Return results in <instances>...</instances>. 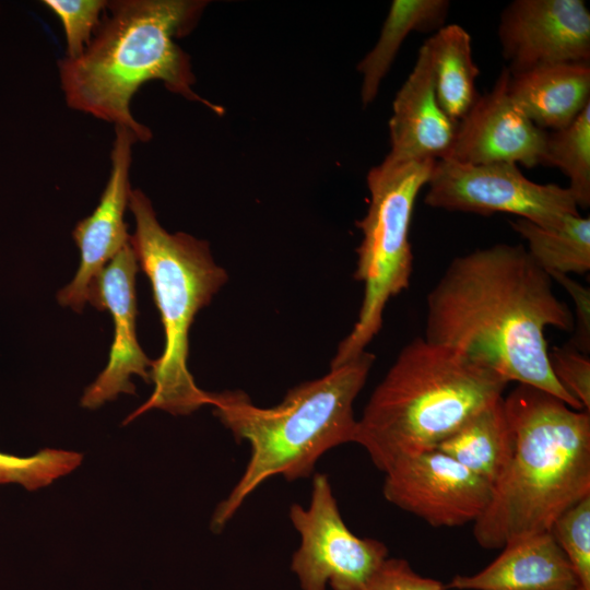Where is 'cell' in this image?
<instances>
[{
	"label": "cell",
	"instance_id": "cell-1",
	"mask_svg": "<svg viewBox=\"0 0 590 590\" xmlns=\"http://www.w3.org/2000/svg\"><path fill=\"white\" fill-rule=\"evenodd\" d=\"M426 307L427 342L583 410L554 377L545 339L547 327L574 330V314L523 246L496 244L453 258Z\"/></svg>",
	"mask_w": 590,
	"mask_h": 590
},
{
	"label": "cell",
	"instance_id": "cell-2",
	"mask_svg": "<svg viewBox=\"0 0 590 590\" xmlns=\"http://www.w3.org/2000/svg\"><path fill=\"white\" fill-rule=\"evenodd\" d=\"M206 4L203 0L108 1L83 54L58 62L68 106L127 128L142 142L149 141L152 132L132 116L130 103L151 80L223 114L221 106L193 91L190 57L175 40L190 33Z\"/></svg>",
	"mask_w": 590,
	"mask_h": 590
},
{
	"label": "cell",
	"instance_id": "cell-3",
	"mask_svg": "<svg viewBox=\"0 0 590 590\" xmlns=\"http://www.w3.org/2000/svg\"><path fill=\"white\" fill-rule=\"evenodd\" d=\"M503 400L512 450L473 522L475 541L487 550L550 531L565 510L590 495L589 412L521 384Z\"/></svg>",
	"mask_w": 590,
	"mask_h": 590
},
{
	"label": "cell",
	"instance_id": "cell-4",
	"mask_svg": "<svg viewBox=\"0 0 590 590\" xmlns=\"http://www.w3.org/2000/svg\"><path fill=\"white\" fill-rule=\"evenodd\" d=\"M374 361L375 355L365 351L324 376L292 388L272 408L257 406L240 390L212 392L215 416L251 448L244 474L212 516L213 531H221L266 480L307 477L326 451L354 442L353 403Z\"/></svg>",
	"mask_w": 590,
	"mask_h": 590
},
{
	"label": "cell",
	"instance_id": "cell-5",
	"mask_svg": "<svg viewBox=\"0 0 590 590\" xmlns=\"http://www.w3.org/2000/svg\"><path fill=\"white\" fill-rule=\"evenodd\" d=\"M507 384L453 350L415 338L371 393L354 442L387 472L436 449L474 413L503 397Z\"/></svg>",
	"mask_w": 590,
	"mask_h": 590
},
{
	"label": "cell",
	"instance_id": "cell-6",
	"mask_svg": "<svg viewBox=\"0 0 590 590\" xmlns=\"http://www.w3.org/2000/svg\"><path fill=\"white\" fill-rule=\"evenodd\" d=\"M129 209L135 222L130 244L151 282L165 345L150 369L154 384L151 397L123 424L152 409L187 415L211 405L212 392L196 385L187 366L189 330L198 311L228 279L226 271L214 262L209 244L182 232L168 233L140 189L131 190Z\"/></svg>",
	"mask_w": 590,
	"mask_h": 590
},
{
	"label": "cell",
	"instance_id": "cell-7",
	"mask_svg": "<svg viewBox=\"0 0 590 590\" xmlns=\"http://www.w3.org/2000/svg\"><path fill=\"white\" fill-rule=\"evenodd\" d=\"M434 160L391 161L368 172L366 215L356 222L363 233L354 278L364 283L357 320L341 341L330 368L363 352L382 326L389 299L409 287L413 270L410 228L420 190L427 185Z\"/></svg>",
	"mask_w": 590,
	"mask_h": 590
},
{
	"label": "cell",
	"instance_id": "cell-8",
	"mask_svg": "<svg viewBox=\"0 0 590 590\" xmlns=\"http://www.w3.org/2000/svg\"><path fill=\"white\" fill-rule=\"evenodd\" d=\"M424 202L435 209L491 215L509 213L543 227H556L578 206L568 188L528 179L514 163L435 162Z\"/></svg>",
	"mask_w": 590,
	"mask_h": 590
},
{
	"label": "cell",
	"instance_id": "cell-9",
	"mask_svg": "<svg viewBox=\"0 0 590 590\" xmlns=\"http://www.w3.org/2000/svg\"><path fill=\"white\" fill-rule=\"evenodd\" d=\"M290 518L300 535L292 570L303 590H363L388 558L386 545L374 539H361L344 523L324 474L312 479L308 508L292 505Z\"/></svg>",
	"mask_w": 590,
	"mask_h": 590
},
{
	"label": "cell",
	"instance_id": "cell-10",
	"mask_svg": "<svg viewBox=\"0 0 590 590\" xmlns=\"http://www.w3.org/2000/svg\"><path fill=\"white\" fill-rule=\"evenodd\" d=\"M385 474V498L435 528L474 522L491 498L487 481L437 449L406 458Z\"/></svg>",
	"mask_w": 590,
	"mask_h": 590
},
{
	"label": "cell",
	"instance_id": "cell-11",
	"mask_svg": "<svg viewBox=\"0 0 590 590\" xmlns=\"http://www.w3.org/2000/svg\"><path fill=\"white\" fill-rule=\"evenodd\" d=\"M498 38L510 74L557 63H589L590 12L581 0H516Z\"/></svg>",
	"mask_w": 590,
	"mask_h": 590
},
{
	"label": "cell",
	"instance_id": "cell-12",
	"mask_svg": "<svg viewBox=\"0 0 590 590\" xmlns=\"http://www.w3.org/2000/svg\"><path fill=\"white\" fill-rule=\"evenodd\" d=\"M135 135L127 128L115 127L110 152V175L94 212L80 221L73 238L80 249L81 262L73 280L58 293V302L81 311L91 303L99 275L125 246L130 235L123 221L131 192L130 166Z\"/></svg>",
	"mask_w": 590,
	"mask_h": 590
},
{
	"label": "cell",
	"instance_id": "cell-13",
	"mask_svg": "<svg viewBox=\"0 0 590 590\" xmlns=\"http://www.w3.org/2000/svg\"><path fill=\"white\" fill-rule=\"evenodd\" d=\"M504 68L493 88L480 95L459 121L445 158L464 164L514 163L534 167L542 162L547 132L514 103Z\"/></svg>",
	"mask_w": 590,
	"mask_h": 590
},
{
	"label": "cell",
	"instance_id": "cell-14",
	"mask_svg": "<svg viewBox=\"0 0 590 590\" xmlns=\"http://www.w3.org/2000/svg\"><path fill=\"white\" fill-rule=\"evenodd\" d=\"M137 271L138 258L129 243L108 262L98 278L90 304L97 309L109 310L115 333L107 366L82 397L84 408L96 409L120 393L134 394L131 375L150 381L153 361L142 351L135 331Z\"/></svg>",
	"mask_w": 590,
	"mask_h": 590
},
{
	"label": "cell",
	"instance_id": "cell-15",
	"mask_svg": "<svg viewBox=\"0 0 590 590\" xmlns=\"http://www.w3.org/2000/svg\"><path fill=\"white\" fill-rule=\"evenodd\" d=\"M457 121L440 107L435 90L432 52L425 42L416 62L396 95L389 120L391 161L445 158L453 143Z\"/></svg>",
	"mask_w": 590,
	"mask_h": 590
},
{
	"label": "cell",
	"instance_id": "cell-16",
	"mask_svg": "<svg viewBox=\"0 0 590 590\" xmlns=\"http://www.w3.org/2000/svg\"><path fill=\"white\" fill-rule=\"evenodd\" d=\"M447 588L460 590H576L581 589L566 555L551 531L540 532L503 547L480 573L455 576Z\"/></svg>",
	"mask_w": 590,
	"mask_h": 590
},
{
	"label": "cell",
	"instance_id": "cell-17",
	"mask_svg": "<svg viewBox=\"0 0 590 590\" xmlns=\"http://www.w3.org/2000/svg\"><path fill=\"white\" fill-rule=\"evenodd\" d=\"M508 92L536 127L557 131L590 104V66L557 63L510 74Z\"/></svg>",
	"mask_w": 590,
	"mask_h": 590
},
{
	"label": "cell",
	"instance_id": "cell-18",
	"mask_svg": "<svg viewBox=\"0 0 590 590\" xmlns=\"http://www.w3.org/2000/svg\"><path fill=\"white\" fill-rule=\"evenodd\" d=\"M503 398L474 413L436 448L491 485L503 472L512 450L514 436Z\"/></svg>",
	"mask_w": 590,
	"mask_h": 590
},
{
	"label": "cell",
	"instance_id": "cell-19",
	"mask_svg": "<svg viewBox=\"0 0 590 590\" xmlns=\"http://www.w3.org/2000/svg\"><path fill=\"white\" fill-rule=\"evenodd\" d=\"M448 10L446 0L392 1L378 42L357 66L363 74L361 96L364 106L375 99L381 80L408 35L413 31H438L444 26Z\"/></svg>",
	"mask_w": 590,
	"mask_h": 590
},
{
	"label": "cell",
	"instance_id": "cell-20",
	"mask_svg": "<svg viewBox=\"0 0 590 590\" xmlns=\"http://www.w3.org/2000/svg\"><path fill=\"white\" fill-rule=\"evenodd\" d=\"M426 43L432 52L437 101L459 122L480 96L475 87L480 70L473 61L471 36L460 25L448 24Z\"/></svg>",
	"mask_w": 590,
	"mask_h": 590
},
{
	"label": "cell",
	"instance_id": "cell-21",
	"mask_svg": "<svg viewBox=\"0 0 590 590\" xmlns=\"http://www.w3.org/2000/svg\"><path fill=\"white\" fill-rule=\"evenodd\" d=\"M510 225L528 241L529 256L548 275L589 271V216L571 215L556 227H543L520 217L510 221Z\"/></svg>",
	"mask_w": 590,
	"mask_h": 590
},
{
	"label": "cell",
	"instance_id": "cell-22",
	"mask_svg": "<svg viewBox=\"0 0 590 590\" xmlns=\"http://www.w3.org/2000/svg\"><path fill=\"white\" fill-rule=\"evenodd\" d=\"M542 165L558 167L568 178L577 206L590 205V104L567 127L547 132Z\"/></svg>",
	"mask_w": 590,
	"mask_h": 590
},
{
	"label": "cell",
	"instance_id": "cell-23",
	"mask_svg": "<svg viewBox=\"0 0 590 590\" xmlns=\"http://www.w3.org/2000/svg\"><path fill=\"white\" fill-rule=\"evenodd\" d=\"M82 459L79 452L50 448L31 457L0 452V484L16 483L35 491L75 470Z\"/></svg>",
	"mask_w": 590,
	"mask_h": 590
},
{
	"label": "cell",
	"instance_id": "cell-24",
	"mask_svg": "<svg viewBox=\"0 0 590 590\" xmlns=\"http://www.w3.org/2000/svg\"><path fill=\"white\" fill-rule=\"evenodd\" d=\"M581 590H590V495L565 510L550 529Z\"/></svg>",
	"mask_w": 590,
	"mask_h": 590
},
{
	"label": "cell",
	"instance_id": "cell-25",
	"mask_svg": "<svg viewBox=\"0 0 590 590\" xmlns=\"http://www.w3.org/2000/svg\"><path fill=\"white\" fill-rule=\"evenodd\" d=\"M60 20L66 36V58L83 54L96 33L107 8L106 0H44Z\"/></svg>",
	"mask_w": 590,
	"mask_h": 590
},
{
	"label": "cell",
	"instance_id": "cell-26",
	"mask_svg": "<svg viewBox=\"0 0 590 590\" xmlns=\"http://www.w3.org/2000/svg\"><path fill=\"white\" fill-rule=\"evenodd\" d=\"M552 373L560 386L576 400L583 410H590V361L571 344L553 347L548 351Z\"/></svg>",
	"mask_w": 590,
	"mask_h": 590
},
{
	"label": "cell",
	"instance_id": "cell-27",
	"mask_svg": "<svg viewBox=\"0 0 590 590\" xmlns=\"http://www.w3.org/2000/svg\"><path fill=\"white\" fill-rule=\"evenodd\" d=\"M441 582L420 576L402 558H386L363 590H444Z\"/></svg>",
	"mask_w": 590,
	"mask_h": 590
},
{
	"label": "cell",
	"instance_id": "cell-28",
	"mask_svg": "<svg viewBox=\"0 0 590 590\" xmlns=\"http://www.w3.org/2000/svg\"><path fill=\"white\" fill-rule=\"evenodd\" d=\"M550 278L559 283L570 295L575 305V337L571 345L583 354L590 349V291L566 274H552Z\"/></svg>",
	"mask_w": 590,
	"mask_h": 590
},
{
	"label": "cell",
	"instance_id": "cell-29",
	"mask_svg": "<svg viewBox=\"0 0 590 590\" xmlns=\"http://www.w3.org/2000/svg\"><path fill=\"white\" fill-rule=\"evenodd\" d=\"M576 590H581V589H576Z\"/></svg>",
	"mask_w": 590,
	"mask_h": 590
},
{
	"label": "cell",
	"instance_id": "cell-30",
	"mask_svg": "<svg viewBox=\"0 0 590 590\" xmlns=\"http://www.w3.org/2000/svg\"><path fill=\"white\" fill-rule=\"evenodd\" d=\"M445 590V589H444Z\"/></svg>",
	"mask_w": 590,
	"mask_h": 590
}]
</instances>
